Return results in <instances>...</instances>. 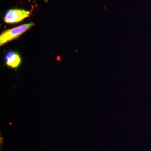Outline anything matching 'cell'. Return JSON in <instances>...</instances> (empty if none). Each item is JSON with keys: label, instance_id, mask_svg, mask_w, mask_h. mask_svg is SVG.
I'll return each mask as SVG.
<instances>
[{"label": "cell", "instance_id": "3", "mask_svg": "<svg viewBox=\"0 0 151 151\" xmlns=\"http://www.w3.org/2000/svg\"><path fill=\"white\" fill-rule=\"evenodd\" d=\"M6 63L9 67L17 68L21 63L22 60L18 54L14 52H9L6 55Z\"/></svg>", "mask_w": 151, "mask_h": 151}, {"label": "cell", "instance_id": "2", "mask_svg": "<svg viewBox=\"0 0 151 151\" xmlns=\"http://www.w3.org/2000/svg\"><path fill=\"white\" fill-rule=\"evenodd\" d=\"M31 14L30 11L19 9H12L6 13L4 20L7 23H16L28 17Z\"/></svg>", "mask_w": 151, "mask_h": 151}, {"label": "cell", "instance_id": "4", "mask_svg": "<svg viewBox=\"0 0 151 151\" xmlns=\"http://www.w3.org/2000/svg\"><path fill=\"white\" fill-rule=\"evenodd\" d=\"M4 142V138H3L2 136L1 135V139H0V144H1V151H2L3 149V144Z\"/></svg>", "mask_w": 151, "mask_h": 151}, {"label": "cell", "instance_id": "1", "mask_svg": "<svg viewBox=\"0 0 151 151\" xmlns=\"http://www.w3.org/2000/svg\"><path fill=\"white\" fill-rule=\"evenodd\" d=\"M33 25H34L33 23H30L5 31L0 35V45L2 46L7 42L18 37Z\"/></svg>", "mask_w": 151, "mask_h": 151}]
</instances>
